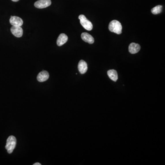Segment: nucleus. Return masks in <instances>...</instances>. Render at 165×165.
I'll return each instance as SVG.
<instances>
[{
	"label": "nucleus",
	"mask_w": 165,
	"mask_h": 165,
	"mask_svg": "<svg viewBox=\"0 0 165 165\" xmlns=\"http://www.w3.org/2000/svg\"><path fill=\"white\" fill-rule=\"evenodd\" d=\"M16 143H17V140L14 136L12 135L9 136L7 139V144L5 146V148L9 154H11L14 151V149L16 147Z\"/></svg>",
	"instance_id": "2"
},
{
	"label": "nucleus",
	"mask_w": 165,
	"mask_h": 165,
	"mask_svg": "<svg viewBox=\"0 0 165 165\" xmlns=\"http://www.w3.org/2000/svg\"><path fill=\"white\" fill-rule=\"evenodd\" d=\"M80 20V22L82 27L88 31H91L93 29V25L90 21L88 20L86 17L84 15H80L78 17Z\"/></svg>",
	"instance_id": "3"
},
{
	"label": "nucleus",
	"mask_w": 165,
	"mask_h": 165,
	"mask_svg": "<svg viewBox=\"0 0 165 165\" xmlns=\"http://www.w3.org/2000/svg\"><path fill=\"white\" fill-rule=\"evenodd\" d=\"M81 38L85 42L88 43L90 44L94 43V39L89 33H82L81 34Z\"/></svg>",
	"instance_id": "10"
},
{
	"label": "nucleus",
	"mask_w": 165,
	"mask_h": 165,
	"mask_svg": "<svg viewBox=\"0 0 165 165\" xmlns=\"http://www.w3.org/2000/svg\"><path fill=\"white\" fill-rule=\"evenodd\" d=\"M140 46L138 44L132 43L129 46L128 50L130 53L135 54L140 51Z\"/></svg>",
	"instance_id": "8"
},
{
	"label": "nucleus",
	"mask_w": 165,
	"mask_h": 165,
	"mask_svg": "<svg viewBox=\"0 0 165 165\" xmlns=\"http://www.w3.org/2000/svg\"><path fill=\"white\" fill-rule=\"evenodd\" d=\"M10 22L14 26H21L23 24V20L19 17L12 16L10 18Z\"/></svg>",
	"instance_id": "6"
},
{
	"label": "nucleus",
	"mask_w": 165,
	"mask_h": 165,
	"mask_svg": "<svg viewBox=\"0 0 165 165\" xmlns=\"http://www.w3.org/2000/svg\"><path fill=\"white\" fill-rule=\"evenodd\" d=\"M109 29L110 32L120 35L122 32V25L117 20H112L110 22Z\"/></svg>",
	"instance_id": "1"
},
{
	"label": "nucleus",
	"mask_w": 165,
	"mask_h": 165,
	"mask_svg": "<svg viewBox=\"0 0 165 165\" xmlns=\"http://www.w3.org/2000/svg\"><path fill=\"white\" fill-rule=\"evenodd\" d=\"M41 164L40 163H38V162H37V163H35V164H33V165H41Z\"/></svg>",
	"instance_id": "14"
},
{
	"label": "nucleus",
	"mask_w": 165,
	"mask_h": 165,
	"mask_svg": "<svg viewBox=\"0 0 165 165\" xmlns=\"http://www.w3.org/2000/svg\"><path fill=\"white\" fill-rule=\"evenodd\" d=\"M78 69L81 74H85L86 73L88 70V66L87 63L85 61L81 60L79 61L78 64Z\"/></svg>",
	"instance_id": "9"
},
{
	"label": "nucleus",
	"mask_w": 165,
	"mask_h": 165,
	"mask_svg": "<svg viewBox=\"0 0 165 165\" xmlns=\"http://www.w3.org/2000/svg\"><path fill=\"white\" fill-rule=\"evenodd\" d=\"M68 40V37L65 33H61L59 35V37L57 40V43L59 46H63L64 44L67 42Z\"/></svg>",
	"instance_id": "11"
},
{
	"label": "nucleus",
	"mask_w": 165,
	"mask_h": 165,
	"mask_svg": "<svg viewBox=\"0 0 165 165\" xmlns=\"http://www.w3.org/2000/svg\"><path fill=\"white\" fill-rule=\"evenodd\" d=\"M11 31L14 35L18 38L22 37L23 34V30L20 26H12L11 28Z\"/></svg>",
	"instance_id": "5"
},
{
	"label": "nucleus",
	"mask_w": 165,
	"mask_h": 165,
	"mask_svg": "<svg viewBox=\"0 0 165 165\" xmlns=\"http://www.w3.org/2000/svg\"><path fill=\"white\" fill-rule=\"evenodd\" d=\"M162 7H163L161 5H158L151 9V12L153 14H160L162 12Z\"/></svg>",
	"instance_id": "13"
},
{
	"label": "nucleus",
	"mask_w": 165,
	"mask_h": 165,
	"mask_svg": "<svg viewBox=\"0 0 165 165\" xmlns=\"http://www.w3.org/2000/svg\"><path fill=\"white\" fill-rule=\"evenodd\" d=\"M51 4V1L50 0H39L35 2L34 5L36 8L42 9L49 7Z\"/></svg>",
	"instance_id": "4"
},
{
	"label": "nucleus",
	"mask_w": 165,
	"mask_h": 165,
	"mask_svg": "<svg viewBox=\"0 0 165 165\" xmlns=\"http://www.w3.org/2000/svg\"><path fill=\"white\" fill-rule=\"evenodd\" d=\"M12 1L14 2H17V1H19V0H12Z\"/></svg>",
	"instance_id": "15"
},
{
	"label": "nucleus",
	"mask_w": 165,
	"mask_h": 165,
	"mask_svg": "<svg viewBox=\"0 0 165 165\" xmlns=\"http://www.w3.org/2000/svg\"><path fill=\"white\" fill-rule=\"evenodd\" d=\"M49 78V74L46 71H42L38 74L37 77V80L40 82H43L48 80Z\"/></svg>",
	"instance_id": "7"
},
{
	"label": "nucleus",
	"mask_w": 165,
	"mask_h": 165,
	"mask_svg": "<svg viewBox=\"0 0 165 165\" xmlns=\"http://www.w3.org/2000/svg\"><path fill=\"white\" fill-rule=\"evenodd\" d=\"M107 74L109 77L110 79L114 82L117 81L118 79V75H117V72L115 70L112 69L109 70L107 71Z\"/></svg>",
	"instance_id": "12"
}]
</instances>
